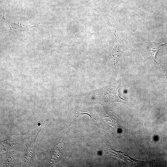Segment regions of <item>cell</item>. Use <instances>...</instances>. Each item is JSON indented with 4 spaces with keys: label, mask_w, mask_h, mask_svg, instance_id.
Masks as SVG:
<instances>
[{
    "label": "cell",
    "mask_w": 167,
    "mask_h": 167,
    "mask_svg": "<svg viewBox=\"0 0 167 167\" xmlns=\"http://www.w3.org/2000/svg\"><path fill=\"white\" fill-rule=\"evenodd\" d=\"M120 84L121 83L118 82L105 87L98 91L99 95L106 101L124 103L126 100L122 98L118 93V89Z\"/></svg>",
    "instance_id": "cell-1"
},
{
    "label": "cell",
    "mask_w": 167,
    "mask_h": 167,
    "mask_svg": "<svg viewBox=\"0 0 167 167\" xmlns=\"http://www.w3.org/2000/svg\"><path fill=\"white\" fill-rule=\"evenodd\" d=\"M148 43V45L147 48V53L154 61L157 63L155 60L156 56L159 49L167 44V42L161 43L151 42L149 41Z\"/></svg>",
    "instance_id": "cell-2"
},
{
    "label": "cell",
    "mask_w": 167,
    "mask_h": 167,
    "mask_svg": "<svg viewBox=\"0 0 167 167\" xmlns=\"http://www.w3.org/2000/svg\"><path fill=\"white\" fill-rule=\"evenodd\" d=\"M8 24V28L11 31H21L22 30H27L28 31L29 28H31L32 27L34 26H31L30 25H24L21 24H20L19 25L18 24H15V23H10L9 22Z\"/></svg>",
    "instance_id": "cell-3"
},
{
    "label": "cell",
    "mask_w": 167,
    "mask_h": 167,
    "mask_svg": "<svg viewBox=\"0 0 167 167\" xmlns=\"http://www.w3.org/2000/svg\"><path fill=\"white\" fill-rule=\"evenodd\" d=\"M61 141H60L50 152L51 161H53L58 159L61 155V149L62 148Z\"/></svg>",
    "instance_id": "cell-4"
},
{
    "label": "cell",
    "mask_w": 167,
    "mask_h": 167,
    "mask_svg": "<svg viewBox=\"0 0 167 167\" xmlns=\"http://www.w3.org/2000/svg\"><path fill=\"white\" fill-rule=\"evenodd\" d=\"M162 68L165 73L166 78H167V66H163V68Z\"/></svg>",
    "instance_id": "cell-5"
}]
</instances>
